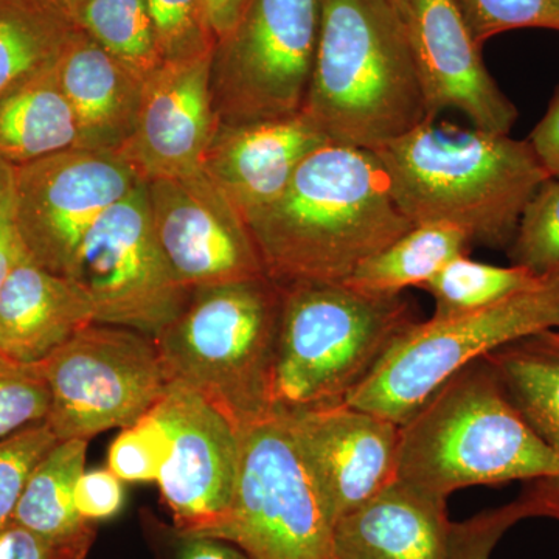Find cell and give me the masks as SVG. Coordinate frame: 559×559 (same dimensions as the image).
I'll list each match as a JSON object with an SVG mask.
<instances>
[{
  "instance_id": "1",
  "label": "cell",
  "mask_w": 559,
  "mask_h": 559,
  "mask_svg": "<svg viewBox=\"0 0 559 559\" xmlns=\"http://www.w3.org/2000/svg\"><path fill=\"white\" fill-rule=\"evenodd\" d=\"M248 226L267 277L286 286L345 282L414 224L393 201L374 151L329 143Z\"/></svg>"
},
{
  "instance_id": "2",
  "label": "cell",
  "mask_w": 559,
  "mask_h": 559,
  "mask_svg": "<svg viewBox=\"0 0 559 559\" xmlns=\"http://www.w3.org/2000/svg\"><path fill=\"white\" fill-rule=\"evenodd\" d=\"M414 226L444 224L509 249L525 205L551 178L532 143L428 120L374 151Z\"/></svg>"
},
{
  "instance_id": "3",
  "label": "cell",
  "mask_w": 559,
  "mask_h": 559,
  "mask_svg": "<svg viewBox=\"0 0 559 559\" xmlns=\"http://www.w3.org/2000/svg\"><path fill=\"white\" fill-rule=\"evenodd\" d=\"M396 479L439 498L507 481L559 479V455L539 439L487 358L450 378L400 426ZM547 518L559 516V487Z\"/></svg>"
},
{
  "instance_id": "4",
  "label": "cell",
  "mask_w": 559,
  "mask_h": 559,
  "mask_svg": "<svg viewBox=\"0 0 559 559\" xmlns=\"http://www.w3.org/2000/svg\"><path fill=\"white\" fill-rule=\"evenodd\" d=\"M301 110L331 143L370 151L429 120L406 21L390 0H320Z\"/></svg>"
},
{
  "instance_id": "5",
  "label": "cell",
  "mask_w": 559,
  "mask_h": 559,
  "mask_svg": "<svg viewBox=\"0 0 559 559\" xmlns=\"http://www.w3.org/2000/svg\"><path fill=\"white\" fill-rule=\"evenodd\" d=\"M282 300L267 275L191 290L154 337L168 382L197 392L238 429L271 415Z\"/></svg>"
},
{
  "instance_id": "6",
  "label": "cell",
  "mask_w": 559,
  "mask_h": 559,
  "mask_svg": "<svg viewBox=\"0 0 559 559\" xmlns=\"http://www.w3.org/2000/svg\"><path fill=\"white\" fill-rule=\"evenodd\" d=\"M282 289L274 411L345 403L418 322L403 294L370 296L337 282H297Z\"/></svg>"
},
{
  "instance_id": "7",
  "label": "cell",
  "mask_w": 559,
  "mask_h": 559,
  "mask_svg": "<svg viewBox=\"0 0 559 559\" xmlns=\"http://www.w3.org/2000/svg\"><path fill=\"white\" fill-rule=\"evenodd\" d=\"M559 326V271L509 299L415 322L345 403L404 425L460 370L510 342Z\"/></svg>"
},
{
  "instance_id": "8",
  "label": "cell",
  "mask_w": 559,
  "mask_h": 559,
  "mask_svg": "<svg viewBox=\"0 0 559 559\" xmlns=\"http://www.w3.org/2000/svg\"><path fill=\"white\" fill-rule=\"evenodd\" d=\"M320 25V0H246L216 43L210 90L223 124L283 119L304 109Z\"/></svg>"
},
{
  "instance_id": "9",
  "label": "cell",
  "mask_w": 559,
  "mask_h": 559,
  "mask_svg": "<svg viewBox=\"0 0 559 559\" xmlns=\"http://www.w3.org/2000/svg\"><path fill=\"white\" fill-rule=\"evenodd\" d=\"M240 436L234 500L213 538L250 559H336L333 524L277 412Z\"/></svg>"
},
{
  "instance_id": "10",
  "label": "cell",
  "mask_w": 559,
  "mask_h": 559,
  "mask_svg": "<svg viewBox=\"0 0 559 559\" xmlns=\"http://www.w3.org/2000/svg\"><path fill=\"white\" fill-rule=\"evenodd\" d=\"M39 364L50 393L46 423L60 441L134 425L170 384L154 337L108 323L76 331Z\"/></svg>"
},
{
  "instance_id": "11",
  "label": "cell",
  "mask_w": 559,
  "mask_h": 559,
  "mask_svg": "<svg viewBox=\"0 0 559 559\" xmlns=\"http://www.w3.org/2000/svg\"><path fill=\"white\" fill-rule=\"evenodd\" d=\"M68 277L86 294L95 322L127 326L151 337L182 311L191 294L162 252L145 180L91 227Z\"/></svg>"
},
{
  "instance_id": "12",
  "label": "cell",
  "mask_w": 559,
  "mask_h": 559,
  "mask_svg": "<svg viewBox=\"0 0 559 559\" xmlns=\"http://www.w3.org/2000/svg\"><path fill=\"white\" fill-rule=\"evenodd\" d=\"M140 180L116 151L80 146L14 167L11 215L28 257L68 277L87 231Z\"/></svg>"
},
{
  "instance_id": "13",
  "label": "cell",
  "mask_w": 559,
  "mask_h": 559,
  "mask_svg": "<svg viewBox=\"0 0 559 559\" xmlns=\"http://www.w3.org/2000/svg\"><path fill=\"white\" fill-rule=\"evenodd\" d=\"M160 419L170 454L156 484L180 535L213 536L229 516L240 429L193 390L170 382L151 409Z\"/></svg>"
},
{
  "instance_id": "14",
  "label": "cell",
  "mask_w": 559,
  "mask_h": 559,
  "mask_svg": "<svg viewBox=\"0 0 559 559\" xmlns=\"http://www.w3.org/2000/svg\"><path fill=\"white\" fill-rule=\"evenodd\" d=\"M145 183L157 241L183 288L266 275L248 221L204 171Z\"/></svg>"
},
{
  "instance_id": "15",
  "label": "cell",
  "mask_w": 559,
  "mask_h": 559,
  "mask_svg": "<svg viewBox=\"0 0 559 559\" xmlns=\"http://www.w3.org/2000/svg\"><path fill=\"white\" fill-rule=\"evenodd\" d=\"M296 444L331 524L396 480L400 426L348 403L275 411Z\"/></svg>"
},
{
  "instance_id": "16",
  "label": "cell",
  "mask_w": 559,
  "mask_h": 559,
  "mask_svg": "<svg viewBox=\"0 0 559 559\" xmlns=\"http://www.w3.org/2000/svg\"><path fill=\"white\" fill-rule=\"evenodd\" d=\"M407 35L429 120L457 109L479 130L510 134L518 108L481 58L455 0H411Z\"/></svg>"
},
{
  "instance_id": "17",
  "label": "cell",
  "mask_w": 559,
  "mask_h": 559,
  "mask_svg": "<svg viewBox=\"0 0 559 559\" xmlns=\"http://www.w3.org/2000/svg\"><path fill=\"white\" fill-rule=\"evenodd\" d=\"M212 57L164 62L143 83L138 123L119 154L145 182L202 171L219 124L210 90Z\"/></svg>"
},
{
  "instance_id": "18",
  "label": "cell",
  "mask_w": 559,
  "mask_h": 559,
  "mask_svg": "<svg viewBox=\"0 0 559 559\" xmlns=\"http://www.w3.org/2000/svg\"><path fill=\"white\" fill-rule=\"evenodd\" d=\"M329 143L304 110L277 120L219 123L202 171L248 221L277 200L301 162Z\"/></svg>"
},
{
  "instance_id": "19",
  "label": "cell",
  "mask_w": 559,
  "mask_h": 559,
  "mask_svg": "<svg viewBox=\"0 0 559 559\" xmlns=\"http://www.w3.org/2000/svg\"><path fill=\"white\" fill-rule=\"evenodd\" d=\"M448 499L396 479L333 527L336 559H452Z\"/></svg>"
},
{
  "instance_id": "20",
  "label": "cell",
  "mask_w": 559,
  "mask_h": 559,
  "mask_svg": "<svg viewBox=\"0 0 559 559\" xmlns=\"http://www.w3.org/2000/svg\"><path fill=\"white\" fill-rule=\"evenodd\" d=\"M55 72L75 116L80 148L119 153L138 123L145 81L80 27L66 44Z\"/></svg>"
},
{
  "instance_id": "21",
  "label": "cell",
  "mask_w": 559,
  "mask_h": 559,
  "mask_svg": "<svg viewBox=\"0 0 559 559\" xmlns=\"http://www.w3.org/2000/svg\"><path fill=\"white\" fill-rule=\"evenodd\" d=\"M92 322L94 310L83 289L32 259L0 288V352L20 362H43Z\"/></svg>"
},
{
  "instance_id": "22",
  "label": "cell",
  "mask_w": 559,
  "mask_h": 559,
  "mask_svg": "<svg viewBox=\"0 0 559 559\" xmlns=\"http://www.w3.org/2000/svg\"><path fill=\"white\" fill-rule=\"evenodd\" d=\"M55 62L0 100V160L21 167L79 146V128Z\"/></svg>"
},
{
  "instance_id": "23",
  "label": "cell",
  "mask_w": 559,
  "mask_h": 559,
  "mask_svg": "<svg viewBox=\"0 0 559 559\" xmlns=\"http://www.w3.org/2000/svg\"><path fill=\"white\" fill-rule=\"evenodd\" d=\"M485 358L525 421L559 455V331H536Z\"/></svg>"
},
{
  "instance_id": "24",
  "label": "cell",
  "mask_w": 559,
  "mask_h": 559,
  "mask_svg": "<svg viewBox=\"0 0 559 559\" xmlns=\"http://www.w3.org/2000/svg\"><path fill=\"white\" fill-rule=\"evenodd\" d=\"M76 28L57 0H0V100L51 68Z\"/></svg>"
},
{
  "instance_id": "25",
  "label": "cell",
  "mask_w": 559,
  "mask_h": 559,
  "mask_svg": "<svg viewBox=\"0 0 559 559\" xmlns=\"http://www.w3.org/2000/svg\"><path fill=\"white\" fill-rule=\"evenodd\" d=\"M473 240L457 227L444 224L414 226L388 248L364 261L345 285L370 296H400L423 288L451 260L468 255Z\"/></svg>"
},
{
  "instance_id": "26",
  "label": "cell",
  "mask_w": 559,
  "mask_h": 559,
  "mask_svg": "<svg viewBox=\"0 0 559 559\" xmlns=\"http://www.w3.org/2000/svg\"><path fill=\"white\" fill-rule=\"evenodd\" d=\"M90 440L58 441L33 468L13 522L50 539H70L94 527L76 511L75 485L86 469Z\"/></svg>"
},
{
  "instance_id": "27",
  "label": "cell",
  "mask_w": 559,
  "mask_h": 559,
  "mask_svg": "<svg viewBox=\"0 0 559 559\" xmlns=\"http://www.w3.org/2000/svg\"><path fill=\"white\" fill-rule=\"evenodd\" d=\"M73 20L143 81L164 64L145 0H91Z\"/></svg>"
},
{
  "instance_id": "28",
  "label": "cell",
  "mask_w": 559,
  "mask_h": 559,
  "mask_svg": "<svg viewBox=\"0 0 559 559\" xmlns=\"http://www.w3.org/2000/svg\"><path fill=\"white\" fill-rule=\"evenodd\" d=\"M543 277L525 267L492 266L460 255L430 278L423 289L432 296L433 318L481 310L538 285Z\"/></svg>"
},
{
  "instance_id": "29",
  "label": "cell",
  "mask_w": 559,
  "mask_h": 559,
  "mask_svg": "<svg viewBox=\"0 0 559 559\" xmlns=\"http://www.w3.org/2000/svg\"><path fill=\"white\" fill-rule=\"evenodd\" d=\"M507 253L511 264L538 277L559 271V179L546 180L533 194Z\"/></svg>"
},
{
  "instance_id": "30",
  "label": "cell",
  "mask_w": 559,
  "mask_h": 559,
  "mask_svg": "<svg viewBox=\"0 0 559 559\" xmlns=\"http://www.w3.org/2000/svg\"><path fill=\"white\" fill-rule=\"evenodd\" d=\"M50 393L40 364H24L0 352V440L49 415Z\"/></svg>"
},
{
  "instance_id": "31",
  "label": "cell",
  "mask_w": 559,
  "mask_h": 559,
  "mask_svg": "<svg viewBox=\"0 0 559 559\" xmlns=\"http://www.w3.org/2000/svg\"><path fill=\"white\" fill-rule=\"evenodd\" d=\"M164 62L190 60L215 50L200 0H145Z\"/></svg>"
},
{
  "instance_id": "32",
  "label": "cell",
  "mask_w": 559,
  "mask_h": 559,
  "mask_svg": "<svg viewBox=\"0 0 559 559\" xmlns=\"http://www.w3.org/2000/svg\"><path fill=\"white\" fill-rule=\"evenodd\" d=\"M474 39L484 46L518 28L559 32V0H455Z\"/></svg>"
},
{
  "instance_id": "33",
  "label": "cell",
  "mask_w": 559,
  "mask_h": 559,
  "mask_svg": "<svg viewBox=\"0 0 559 559\" xmlns=\"http://www.w3.org/2000/svg\"><path fill=\"white\" fill-rule=\"evenodd\" d=\"M168 454L167 430L150 411L110 443L108 468L123 481H156Z\"/></svg>"
},
{
  "instance_id": "34",
  "label": "cell",
  "mask_w": 559,
  "mask_h": 559,
  "mask_svg": "<svg viewBox=\"0 0 559 559\" xmlns=\"http://www.w3.org/2000/svg\"><path fill=\"white\" fill-rule=\"evenodd\" d=\"M58 441L46 421L0 440V528L13 520L28 476Z\"/></svg>"
},
{
  "instance_id": "35",
  "label": "cell",
  "mask_w": 559,
  "mask_h": 559,
  "mask_svg": "<svg viewBox=\"0 0 559 559\" xmlns=\"http://www.w3.org/2000/svg\"><path fill=\"white\" fill-rule=\"evenodd\" d=\"M532 518L524 499L518 498L498 510L485 511L473 520L454 522L452 559H489L507 530L516 522Z\"/></svg>"
},
{
  "instance_id": "36",
  "label": "cell",
  "mask_w": 559,
  "mask_h": 559,
  "mask_svg": "<svg viewBox=\"0 0 559 559\" xmlns=\"http://www.w3.org/2000/svg\"><path fill=\"white\" fill-rule=\"evenodd\" d=\"M97 528L70 539H50L11 521L0 528V559H86Z\"/></svg>"
},
{
  "instance_id": "37",
  "label": "cell",
  "mask_w": 559,
  "mask_h": 559,
  "mask_svg": "<svg viewBox=\"0 0 559 559\" xmlns=\"http://www.w3.org/2000/svg\"><path fill=\"white\" fill-rule=\"evenodd\" d=\"M76 511L84 521L110 520L123 509L124 488L109 468L83 471L75 485Z\"/></svg>"
},
{
  "instance_id": "38",
  "label": "cell",
  "mask_w": 559,
  "mask_h": 559,
  "mask_svg": "<svg viewBox=\"0 0 559 559\" xmlns=\"http://www.w3.org/2000/svg\"><path fill=\"white\" fill-rule=\"evenodd\" d=\"M528 142L546 165L551 178L559 179V86L547 112L533 128Z\"/></svg>"
},
{
  "instance_id": "39",
  "label": "cell",
  "mask_w": 559,
  "mask_h": 559,
  "mask_svg": "<svg viewBox=\"0 0 559 559\" xmlns=\"http://www.w3.org/2000/svg\"><path fill=\"white\" fill-rule=\"evenodd\" d=\"M171 559H250L241 549L210 536L180 535L173 530Z\"/></svg>"
},
{
  "instance_id": "40",
  "label": "cell",
  "mask_w": 559,
  "mask_h": 559,
  "mask_svg": "<svg viewBox=\"0 0 559 559\" xmlns=\"http://www.w3.org/2000/svg\"><path fill=\"white\" fill-rule=\"evenodd\" d=\"M31 259L11 210H0V288L22 261Z\"/></svg>"
},
{
  "instance_id": "41",
  "label": "cell",
  "mask_w": 559,
  "mask_h": 559,
  "mask_svg": "<svg viewBox=\"0 0 559 559\" xmlns=\"http://www.w3.org/2000/svg\"><path fill=\"white\" fill-rule=\"evenodd\" d=\"M245 3L246 0H200L202 14L216 43L231 31Z\"/></svg>"
},
{
  "instance_id": "42",
  "label": "cell",
  "mask_w": 559,
  "mask_h": 559,
  "mask_svg": "<svg viewBox=\"0 0 559 559\" xmlns=\"http://www.w3.org/2000/svg\"><path fill=\"white\" fill-rule=\"evenodd\" d=\"M14 167L0 160V210H11L13 205Z\"/></svg>"
},
{
  "instance_id": "43",
  "label": "cell",
  "mask_w": 559,
  "mask_h": 559,
  "mask_svg": "<svg viewBox=\"0 0 559 559\" xmlns=\"http://www.w3.org/2000/svg\"><path fill=\"white\" fill-rule=\"evenodd\" d=\"M57 2L60 3L62 9L68 11L70 16L75 17L76 11L83 9V7L86 5L87 2H91V0H57Z\"/></svg>"
},
{
  "instance_id": "44",
  "label": "cell",
  "mask_w": 559,
  "mask_h": 559,
  "mask_svg": "<svg viewBox=\"0 0 559 559\" xmlns=\"http://www.w3.org/2000/svg\"><path fill=\"white\" fill-rule=\"evenodd\" d=\"M390 2H392L393 7L400 11L401 16H406V11L409 9L411 0H390Z\"/></svg>"
},
{
  "instance_id": "45",
  "label": "cell",
  "mask_w": 559,
  "mask_h": 559,
  "mask_svg": "<svg viewBox=\"0 0 559 559\" xmlns=\"http://www.w3.org/2000/svg\"><path fill=\"white\" fill-rule=\"evenodd\" d=\"M558 329H559V326H558Z\"/></svg>"
}]
</instances>
